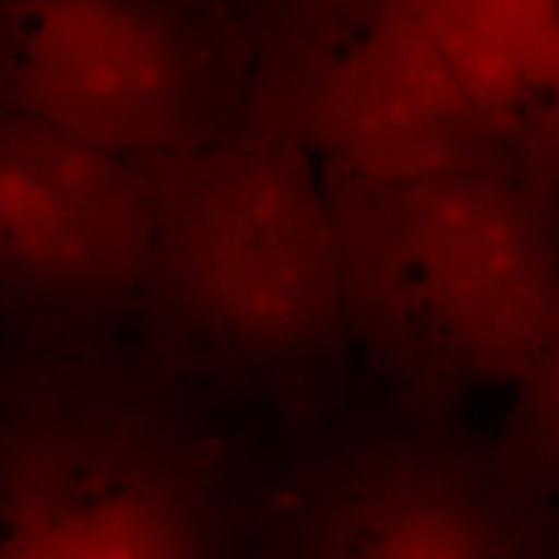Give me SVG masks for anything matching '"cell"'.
<instances>
[{"label": "cell", "instance_id": "cell-1", "mask_svg": "<svg viewBox=\"0 0 559 559\" xmlns=\"http://www.w3.org/2000/svg\"><path fill=\"white\" fill-rule=\"evenodd\" d=\"M138 166L151 202L140 347L192 386L298 423L337 409L355 347L324 174L298 130L251 91L226 135Z\"/></svg>", "mask_w": 559, "mask_h": 559}, {"label": "cell", "instance_id": "cell-2", "mask_svg": "<svg viewBox=\"0 0 559 559\" xmlns=\"http://www.w3.org/2000/svg\"><path fill=\"white\" fill-rule=\"evenodd\" d=\"M321 174L349 340L383 391L464 407L513 386L559 296L557 181L519 158L409 181Z\"/></svg>", "mask_w": 559, "mask_h": 559}, {"label": "cell", "instance_id": "cell-3", "mask_svg": "<svg viewBox=\"0 0 559 559\" xmlns=\"http://www.w3.org/2000/svg\"><path fill=\"white\" fill-rule=\"evenodd\" d=\"M205 391L120 340L0 355V559H236L241 472Z\"/></svg>", "mask_w": 559, "mask_h": 559}, {"label": "cell", "instance_id": "cell-4", "mask_svg": "<svg viewBox=\"0 0 559 559\" xmlns=\"http://www.w3.org/2000/svg\"><path fill=\"white\" fill-rule=\"evenodd\" d=\"M313 425L257 559H559V510L466 407L383 391Z\"/></svg>", "mask_w": 559, "mask_h": 559}, {"label": "cell", "instance_id": "cell-5", "mask_svg": "<svg viewBox=\"0 0 559 559\" xmlns=\"http://www.w3.org/2000/svg\"><path fill=\"white\" fill-rule=\"evenodd\" d=\"M254 62L185 0H0V107L132 164L226 135Z\"/></svg>", "mask_w": 559, "mask_h": 559}, {"label": "cell", "instance_id": "cell-6", "mask_svg": "<svg viewBox=\"0 0 559 559\" xmlns=\"http://www.w3.org/2000/svg\"><path fill=\"white\" fill-rule=\"evenodd\" d=\"M148 243L138 164L0 107V355L120 340Z\"/></svg>", "mask_w": 559, "mask_h": 559}, {"label": "cell", "instance_id": "cell-7", "mask_svg": "<svg viewBox=\"0 0 559 559\" xmlns=\"http://www.w3.org/2000/svg\"><path fill=\"white\" fill-rule=\"evenodd\" d=\"M498 440L523 479L559 510V296L547 337L510 386Z\"/></svg>", "mask_w": 559, "mask_h": 559}, {"label": "cell", "instance_id": "cell-8", "mask_svg": "<svg viewBox=\"0 0 559 559\" xmlns=\"http://www.w3.org/2000/svg\"><path fill=\"white\" fill-rule=\"evenodd\" d=\"M515 158L526 169L559 185V45L521 115Z\"/></svg>", "mask_w": 559, "mask_h": 559}]
</instances>
